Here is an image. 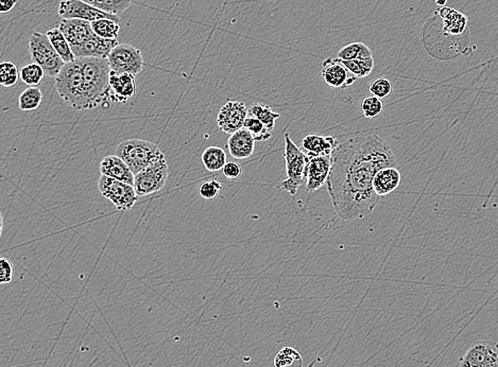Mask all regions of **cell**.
<instances>
[{"instance_id":"6da1fadb","label":"cell","mask_w":498,"mask_h":367,"mask_svg":"<svg viewBox=\"0 0 498 367\" xmlns=\"http://www.w3.org/2000/svg\"><path fill=\"white\" fill-rule=\"evenodd\" d=\"M330 157L326 186L338 217L353 221L371 215L381 199L373 188L375 176L398 164L389 143L375 134H361L338 145Z\"/></svg>"},{"instance_id":"7a4b0ae2","label":"cell","mask_w":498,"mask_h":367,"mask_svg":"<svg viewBox=\"0 0 498 367\" xmlns=\"http://www.w3.org/2000/svg\"><path fill=\"white\" fill-rule=\"evenodd\" d=\"M423 42L426 51L441 61L457 59L468 49L470 43L468 30L460 36L451 34L443 28L442 19L435 16L424 28Z\"/></svg>"},{"instance_id":"3957f363","label":"cell","mask_w":498,"mask_h":367,"mask_svg":"<svg viewBox=\"0 0 498 367\" xmlns=\"http://www.w3.org/2000/svg\"><path fill=\"white\" fill-rule=\"evenodd\" d=\"M82 68L87 108L94 110L111 99L110 73L108 59L78 58Z\"/></svg>"},{"instance_id":"277c9868","label":"cell","mask_w":498,"mask_h":367,"mask_svg":"<svg viewBox=\"0 0 498 367\" xmlns=\"http://www.w3.org/2000/svg\"><path fill=\"white\" fill-rule=\"evenodd\" d=\"M54 79L56 91L66 104L76 110H89L84 79L79 59L66 63Z\"/></svg>"},{"instance_id":"5b68a950","label":"cell","mask_w":498,"mask_h":367,"mask_svg":"<svg viewBox=\"0 0 498 367\" xmlns=\"http://www.w3.org/2000/svg\"><path fill=\"white\" fill-rule=\"evenodd\" d=\"M115 155L120 156L136 176L164 156V153L157 143L143 139H128L117 145Z\"/></svg>"},{"instance_id":"8992f818","label":"cell","mask_w":498,"mask_h":367,"mask_svg":"<svg viewBox=\"0 0 498 367\" xmlns=\"http://www.w3.org/2000/svg\"><path fill=\"white\" fill-rule=\"evenodd\" d=\"M284 157H285L287 178L282 182L280 189L289 192L291 196H295L306 178L309 157L304 151L299 150V147L293 143L289 133H285Z\"/></svg>"},{"instance_id":"52a82bcc","label":"cell","mask_w":498,"mask_h":367,"mask_svg":"<svg viewBox=\"0 0 498 367\" xmlns=\"http://www.w3.org/2000/svg\"><path fill=\"white\" fill-rule=\"evenodd\" d=\"M29 54L33 63L42 66L49 77L56 78L65 65L48 36L41 32H33L29 38Z\"/></svg>"},{"instance_id":"ba28073f","label":"cell","mask_w":498,"mask_h":367,"mask_svg":"<svg viewBox=\"0 0 498 367\" xmlns=\"http://www.w3.org/2000/svg\"><path fill=\"white\" fill-rule=\"evenodd\" d=\"M98 188L103 197L114 204L115 207L120 211H130L133 209L136 202L139 199L133 185L101 176L98 180Z\"/></svg>"},{"instance_id":"9c48e42d","label":"cell","mask_w":498,"mask_h":367,"mask_svg":"<svg viewBox=\"0 0 498 367\" xmlns=\"http://www.w3.org/2000/svg\"><path fill=\"white\" fill-rule=\"evenodd\" d=\"M168 176V164L164 155L136 174L134 188L139 197L149 196L165 187Z\"/></svg>"},{"instance_id":"30bf717a","label":"cell","mask_w":498,"mask_h":367,"mask_svg":"<svg viewBox=\"0 0 498 367\" xmlns=\"http://www.w3.org/2000/svg\"><path fill=\"white\" fill-rule=\"evenodd\" d=\"M108 61L111 71L117 73L137 75L145 66L141 50L130 44H118L109 54Z\"/></svg>"},{"instance_id":"8fae6325","label":"cell","mask_w":498,"mask_h":367,"mask_svg":"<svg viewBox=\"0 0 498 367\" xmlns=\"http://www.w3.org/2000/svg\"><path fill=\"white\" fill-rule=\"evenodd\" d=\"M458 367H498V343L491 340L473 342Z\"/></svg>"},{"instance_id":"7c38bea8","label":"cell","mask_w":498,"mask_h":367,"mask_svg":"<svg viewBox=\"0 0 498 367\" xmlns=\"http://www.w3.org/2000/svg\"><path fill=\"white\" fill-rule=\"evenodd\" d=\"M58 12L63 19H81L89 23L104 19L120 21V16L103 12L101 10L85 3L84 0H63L60 3Z\"/></svg>"},{"instance_id":"4fadbf2b","label":"cell","mask_w":498,"mask_h":367,"mask_svg":"<svg viewBox=\"0 0 498 367\" xmlns=\"http://www.w3.org/2000/svg\"><path fill=\"white\" fill-rule=\"evenodd\" d=\"M249 116V110L246 104L240 101H227L220 108L217 116V124L219 129L225 134H234L242 129L243 124Z\"/></svg>"},{"instance_id":"5bb4252c","label":"cell","mask_w":498,"mask_h":367,"mask_svg":"<svg viewBox=\"0 0 498 367\" xmlns=\"http://www.w3.org/2000/svg\"><path fill=\"white\" fill-rule=\"evenodd\" d=\"M321 75L323 81L332 88H348L357 80V78L337 58H328L324 60Z\"/></svg>"},{"instance_id":"9a60e30c","label":"cell","mask_w":498,"mask_h":367,"mask_svg":"<svg viewBox=\"0 0 498 367\" xmlns=\"http://www.w3.org/2000/svg\"><path fill=\"white\" fill-rule=\"evenodd\" d=\"M59 29L71 45L73 54L95 34L91 23L81 19H63Z\"/></svg>"},{"instance_id":"2e32d148","label":"cell","mask_w":498,"mask_h":367,"mask_svg":"<svg viewBox=\"0 0 498 367\" xmlns=\"http://www.w3.org/2000/svg\"><path fill=\"white\" fill-rule=\"evenodd\" d=\"M306 171V191L309 193L317 191L328 182L332 167V157L308 156Z\"/></svg>"},{"instance_id":"e0dca14e","label":"cell","mask_w":498,"mask_h":367,"mask_svg":"<svg viewBox=\"0 0 498 367\" xmlns=\"http://www.w3.org/2000/svg\"><path fill=\"white\" fill-rule=\"evenodd\" d=\"M111 99L115 102L126 103L136 94V75L132 73H110Z\"/></svg>"},{"instance_id":"ac0fdd59","label":"cell","mask_w":498,"mask_h":367,"mask_svg":"<svg viewBox=\"0 0 498 367\" xmlns=\"http://www.w3.org/2000/svg\"><path fill=\"white\" fill-rule=\"evenodd\" d=\"M99 170L101 176H108L134 186L135 176L129 166L117 155H109L104 157L101 161Z\"/></svg>"},{"instance_id":"d6986e66","label":"cell","mask_w":498,"mask_h":367,"mask_svg":"<svg viewBox=\"0 0 498 367\" xmlns=\"http://www.w3.org/2000/svg\"><path fill=\"white\" fill-rule=\"evenodd\" d=\"M256 143L254 137L242 128L229 136L227 143V150L235 159L249 158L256 150Z\"/></svg>"},{"instance_id":"ffe728a7","label":"cell","mask_w":498,"mask_h":367,"mask_svg":"<svg viewBox=\"0 0 498 367\" xmlns=\"http://www.w3.org/2000/svg\"><path fill=\"white\" fill-rule=\"evenodd\" d=\"M117 40H104L95 33L82 47L75 54L76 59L78 58H99V59H108L109 54L117 46Z\"/></svg>"},{"instance_id":"44dd1931","label":"cell","mask_w":498,"mask_h":367,"mask_svg":"<svg viewBox=\"0 0 498 367\" xmlns=\"http://www.w3.org/2000/svg\"><path fill=\"white\" fill-rule=\"evenodd\" d=\"M337 147V139L332 136L308 135L302 141L303 150L308 156L332 155Z\"/></svg>"},{"instance_id":"7402d4cb","label":"cell","mask_w":498,"mask_h":367,"mask_svg":"<svg viewBox=\"0 0 498 367\" xmlns=\"http://www.w3.org/2000/svg\"><path fill=\"white\" fill-rule=\"evenodd\" d=\"M400 180H402V176L396 167H388V168L378 171L373 180L375 193L378 197H385L387 194L398 189V186L400 185Z\"/></svg>"},{"instance_id":"603a6c76","label":"cell","mask_w":498,"mask_h":367,"mask_svg":"<svg viewBox=\"0 0 498 367\" xmlns=\"http://www.w3.org/2000/svg\"><path fill=\"white\" fill-rule=\"evenodd\" d=\"M443 28L451 34L460 36L468 31V17L451 8L442 7L439 10Z\"/></svg>"},{"instance_id":"cb8c5ba5","label":"cell","mask_w":498,"mask_h":367,"mask_svg":"<svg viewBox=\"0 0 498 367\" xmlns=\"http://www.w3.org/2000/svg\"><path fill=\"white\" fill-rule=\"evenodd\" d=\"M46 36H48L54 49L59 54V56H61L62 60L65 62V64L75 61L76 56L73 54V50H71V45L66 40L65 36L60 30L59 27L48 30L46 32Z\"/></svg>"},{"instance_id":"d4e9b609","label":"cell","mask_w":498,"mask_h":367,"mask_svg":"<svg viewBox=\"0 0 498 367\" xmlns=\"http://www.w3.org/2000/svg\"><path fill=\"white\" fill-rule=\"evenodd\" d=\"M201 161L206 170L218 172L227 165V153L221 147H208L202 153Z\"/></svg>"},{"instance_id":"484cf974","label":"cell","mask_w":498,"mask_h":367,"mask_svg":"<svg viewBox=\"0 0 498 367\" xmlns=\"http://www.w3.org/2000/svg\"><path fill=\"white\" fill-rule=\"evenodd\" d=\"M373 58L372 50L363 43L356 42L346 45L339 50L337 59L342 61H353V60H365Z\"/></svg>"},{"instance_id":"4316f807","label":"cell","mask_w":498,"mask_h":367,"mask_svg":"<svg viewBox=\"0 0 498 367\" xmlns=\"http://www.w3.org/2000/svg\"><path fill=\"white\" fill-rule=\"evenodd\" d=\"M84 1L103 12L116 16H120V14L129 9L133 3V0H84Z\"/></svg>"},{"instance_id":"83f0119b","label":"cell","mask_w":498,"mask_h":367,"mask_svg":"<svg viewBox=\"0 0 498 367\" xmlns=\"http://www.w3.org/2000/svg\"><path fill=\"white\" fill-rule=\"evenodd\" d=\"M91 27L97 36L104 40H117L118 36H120V21H114V19H99V21H93Z\"/></svg>"},{"instance_id":"f1b7e54d","label":"cell","mask_w":498,"mask_h":367,"mask_svg":"<svg viewBox=\"0 0 498 367\" xmlns=\"http://www.w3.org/2000/svg\"><path fill=\"white\" fill-rule=\"evenodd\" d=\"M249 114L262 121L270 132L273 131L274 128H275L276 119L281 117V115L279 113L274 112L270 106H264V104H260V103L253 104L249 108Z\"/></svg>"},{"instance_id":"f546056e","label":"cell","mask_w":498,"mask_h":367,"mask_svg":"<svg viewBox=\"0 0 498 367\" xmlns=\"http://www.w3.org/2000/svg\"><path fill=\"white\" fill-rule=\"evenodd\" d=\"M275 367H303L302 355L293 347H284L274 357Z\"/></svg>"},{"instance_id":"4dcf8cb0","label":"cell","mask_w":498,"mask_h":367,"mask_svg":"<svg viewBox=\"0 0 498 367\" xmlns=\"http://www.w3.org/2000/svg\"><path fill=\"white\" fill-rule=\"evenodd\" d=\"M42 102L43 93L38 87H28L21 93L19 99V108L25 112L38 110Z\"/></svg>"},{"instance_id":"1f68e13d","label":"cell","mask_w":498,"mask_h":367,"mask_svg":"<svg viewBox=\"0 0 498 367\" xmlns=\"http://www.w3.org/2000/svg\"><path fill=\"white\" fill-rule=\"evenodd\" d=\"M46 71L42 66L36 63H30L25 65L21 69V79L29 87H38L44 80Z\"/></svg>"},{"instance_id":"d6a6232c","label":"cell","mask_w":498,"mask_h":367,"mask_svg":"<svg viewBox=\"0 0 498 367\" xmlns=\"http://www.w3.org/2000/svg\"><path fill=\"white\" fill-rule=\"evenodd\" d=\"M339 60V59H338ZM357 79L367 77L374 69V58L365 60H353V61H342L339 60Z\"/></svg>"},{"instance_id":"836d02e7","label":"cell","mask_w":498,"mask_h":367,"mask_svg":"<svg viewBox=\"0 0 498 367\" xmlns=\"http://www.w3.org/2000/svg\"><path fill=\"white\" fill-rule=\"evenodd\" d=\"M243 129H246L256 141H268L272 136L271 132L267 129V127L253 116H248L243 124Z\"/></svg>"},{"instance_id":"e575fe53","label":"cell","mask_w":498,"mask_h":367,"mask_svg":"<svg viewBox=\"0 0 498 367\" xmlns=\"http://www.w3.org/2000/svg\"><path fill=\"white\" fill-rule=\"evenodd\" d=\"M21 73L13 62L5 61L0 65V84L5 87H12L19 83Z\"/></svg>"},{"instance_id":"d590c367","label":"cell","mask_w":498,"mask_h":367,"mask_svg":"<svg viewBox=\"0 0 498 367\" xmlns=\"http://www.w3.org/2000/svg\"><path fill=\"white\" fill-rule=\"evenodd\" d=\"M361 110L365 118H376L381 114L384 110V104L381 99L375 96L367 97L363 99L361 103Z\"/></svg>"},{"instance_id":"8d00e7d4","label":"cell","mask_w":498,"mask_h":367,"mask_svg":"<svg viewBox=\"0 0 498 367\" xmlns=\"http://www.w3.org/2000/svg\"><path fill=\"white\" fill-rule=\"evenodd\" d=\"M223 190V186L217 178L205 180L199 188V194L203 199L214 200L219 197Z\"/></svg>"},{"instance_id":"74e56055","label":"cell","mask_w":498,"mask_h":367,"mask_svg":"<svg viewBox=\"0 0 498 367\" xmlns=\"http://www.w3.org/2000/svg\"><path fill=\"white\" fill-rule=\"evenodd\" d=\"M369 89L373 96L384 99L392 93V83L386 78H378L370 84Z\"/></svg>"},{"instance_id":"f35d334b","label":"cell","mask_w":498,"mask_h":367,"mask_svg":"<svg viewBox=\"0 0 498 367\" xmlns=\"http://www.w3.org/2000/svg\"><path fill=\"white\" fill-rule=\"evenodd\" d=\"M14 277V265L12 261L8 258L0 259V283L9 285L12 283Z\"/></svg>"},{"instance_id":"ab89813d","label":"cell","mask_w":498,"mask_h":367,"mask_svg":"<svg viewBox=\"0 0 498 367\" xmlns=\"http://www.w3.org/2000/svg\"><path fill=\"white\" fill-rule=\"evenodd\" d=\"M223 176L229 180H237L242 176V167L238 163H227L223 169Z\"/></svg>"},{"instance_id":"60d3db41","label":"cell","mask_w":498,"mask_h":367,"mask_svg":"<svg viewBox=\"0 0 498 367\" xmlns=\"http://www.w3.org/2000/svg\"><path fill=\"white\" fill-rule=\"evenodd\" d=\"M17 0H0V13L7 14L16 5Z\"/></svg>"},{"instance_id":"b9f144b4","label":"cell","mask_w":498,"mask_h":367,"mask_svg":"<svg viewBox=\"0 0 498 367\" xmlns=\"http://www.w3.org/2000/svg\"><path fill=\"white\" fill-rule=\"evenodd\" d=\"M435 3H437L438 5H441V7H444V5H446L447 0H435Z\"/></svg>"}]
</instances>
